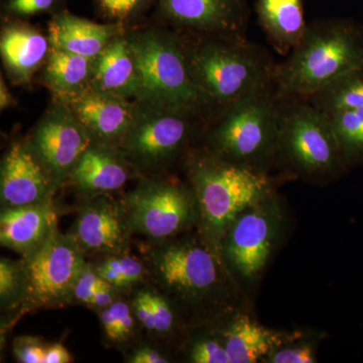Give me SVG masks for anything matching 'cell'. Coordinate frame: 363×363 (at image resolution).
<instances>
[{"label": "cell", "mask_w": 363, "mask_h": 363, "mask_svg": "<svg viewBox=\"0 0 363 363\" xmlns=\"http://www.w3.org/2000/svg\"><path fill=\"white\" fill-rule=\"evenodd\" d=\"M177 33L209 123L236 102L274 83L278 65L247 37Z\"/></svg>", "instance_id": "obj_1"}, {"label": "cell", "mask_w": 363, "mask_h": 363, "mask_svg": "<svg viewBox=\"0 0 363 363\" xmlns=\"http://www.w3.org/2000/svg\"><path fill=\"white\" fill-rule=\"evenodd\" d=\"M152 242L145 255L147 276L177 307L200 315L231 311V274L201 236Z\"/></svg>", "instance_id": "obj_2"}, {"label": "cell", "mask_w": 363, "mask_h": 363, "mask_svg": "<svg viewBox=\"0 0 363 363\" xmlns=\"http://www.w3.org/2000/svg\"><path fill=\"white\" fill-rule=\"evenodd\" d=\"M184 159L188 184L199 209L198 233L222 259V241L242 210L274 191L266 173L234 164L206 147L190 149Z\"/></svg>", "instance_id": "obj_3"}, {"label": "cell", "mask_w": 363, "mask_h": 363, "mask_svg": "<svg viewBox=\"0 0 363 363\" xmlns=\"http://www.w3.org/2000/svg\"><path fill=\"white\" fill-rule=\"evenodd\" d=\"M362 66V25L344 18L315 21L277 66L274 87L281 98H307Z\"/></svg>", "instance_id": "obj_4"}, {"label": "cell", "mask_w": 363, "mask_h": 363, "mask_svg": "<svg viewBox=\"0 0 363 363\" xmlns=\"http://www.w3.org/2000/svg\"><path fill=\"white\" fill-rule=\"evenodd\" d=\"M281 97L274 83L234 104L209 123L206 149L267 174L276 162Z\"/></svg>", "instance_id": "obj_5"}, {"label": "cell", "mask_w": 363, "mask_h": 363, "mask_svg": "<svg viewBox=\"0 0 363 363\" xmlns=\"http://www.w3.org/2000/svg\"><path fill=\"white\" fill-rule=\"evenodd\" d=\"M161 25L126 26L140 74L136 100L192 112L208 121L201 97L189 74L180 38L175 30Z\"/></svg>", "instance_id": "obj_6"}, {"label": "cell", "mask_w": 363, "mask_h": 363, "mask_svg": "<svg viewBox=\"0 0 363 363\" xmlns=\"http://www.w3.org/2000/svg\"><path fill=\"white\" fill-rule=\"evenodd\" d=\"M276 162L304 180L328 182L347 167L330 117L304 98H281Z\"/></svg>", "instance_id": "obj_7"}, {"label": "cell", "mask_w": 363, "mask_h": 363, "mask_svg": "<svg viewBox=\"0 0 363 363\" xmlns=\"http://www.w3.org/2000/svg\"><path fill=\"white\" fill-rule=\"evenodd\" d=\"M206 124L204 117L192 112L135 100V117L119 149L140 177L160 175L185 157Z\"/></svg>", "instance_id": "obj_8"}, {"label": "cell", "mask_w": 363, "mask_h": 363, "mask_svg": "<svg viewBox=\"0 0 363 363\" xmlns=\"http://www.w3.org/2000/svg\"><path fill=\"white\" fill-rule=\"evenodd\" d=\"M123 200L131 230L150 242L180 236L199 221L194 191L177 179L142 176L135 190Z\"/></svg>", "instance_id": "obj_9"}, {"label": "cell", "mask_w": 363, "mask_h": 363, "mask_svg": "<svg viewBox=\"0 0 363 363\" xmlns=\"http://www.w3.org/2000/svg\"><path fill=\"white\" fill-rule=\"evenodd\" d=\"M23 310L63 307L73 302L74 286L86 267L85 252L71 233L52 234L43 247L23 257Z\"/></svg>", "instance_id": "obj_10"}, {"label": "cell", "mask_w": 363, "mask_h": 363, "mask_svg": "<svg viewBox=\"0 0 363 363\" xmlns=\"http://www.w3.org/2000/svg\"><path fill=\"white\" fill-rule=\"evenodd\" d=\"M283 222L274 191L236 216L222 241V259L231 276L250 281L259 278L278 242Z\"/></svg>", "instance_id": "obj_11"}, {"label": "cell", "mask_w": 363, "mask_h": 363, "mask_svg": "<svg viewBox=\"0 0 363 363\" xmlns=\"http://www.w3.org/2000/svg\"><path fill=\"white\" fill-rule=\"evenodd\" d=\"M26 138L61 187L68 184L79 160L94 143L70 107L54 99Z\"/></svg>", "instance_id": "obj_12"}, {"label": "cell", "mask_w": 363, "mask_h": 363, "mask_svg": "<svg viewBox=\"0 0 363 363\" xmlns=\"http://www.w3.org/2000/svg\"><path fill=\"white\" fill-rule=\"evenodd\" d=\"M160 23L177 33L245 38L247 0H157Z\"/></svg>", "instance_id": "obj_13"}, {"label": "cell", "mask_w": 363, "mask_h": 363, "mask_svg": "<svg viewBox=\"0 0 363 363\" xmlns=\"http://www.w3.org/2000/svg\"><path fill=\"white\" fill-rule=\"evenodd\" d=\"M59 188L61 186L37 156L28 138L11 143L0 168L2 209L52 202Z\"/></svg>", "instance_id": "obj_14"}, {"label": "cell", "mask_w": 363, "mask_h": 363, "mask_svg": "<svg viewBox=\"0 0 363 363\" xmlns=\"http://www.w3.org/2000/svg\"><path fill=\"white\" fill-rule=\"evenodd\" d=\"M71 234L85 253L128 252L133 233L123 200L109 194L86 198Z\"/></svg>", "instance_id": "obj_15"}, {"label": "cell", "mask_w": 363, "mask_h": 363, "mask_svg": "<svg viewBox=\"0 0 363 363\" xmlns=\"http://www.w3.org/2000/svg\"><path fill=\"white\" fill-rule=\"evenodd\" d=\"M64 104L70 107L94 142L118 147L135 113V100L113 96L91 87Z\"/></svg>", "instance_id": "obj_16"}, {"label": "cell", "mask_w": 363, "mask_h": 363, "mask_svg": "<svg viewBox=\"0 0 363 363\" xmlns=\"http://www.w3.org/2000/svg\"><path fill=\"white\" fill-rule=\"evenodd\" d=\"M51 51L49 37L25 20L7 18L0 35V54L14 85L28 86Z\"/></svg>", "instance_id": "obj_17"}, {"label": "cell", "mask_w": 363, "mask_h": 363, "mask_svg": "<svg viewBox=\"0 0 363 363\" xmlns=\"http://www.w3.org/2000/svg\"><path fill=\"white\" fill-rule=\"evenodd\" d=\"M135 176L140 175L118 147L94 142L79 160L68 184L87 198L116 192Z\"/></svg>", "instance_id": "obj_18"}, {"label": "cell", "mask_w": 363, "mask_h": 363, "mask_svg": "<svg viewBox=\"0 0 363 363\" xmlns=\"http://www.w3.org/2000/svg\"><path fill=\"white\" fill-rule=\"evenodd\" d=\"M57 210L54 202L4 208L0 215V242L2 247L32 255L47 242L57 230Z\"/></svg>", "instance_id": "obj_19"}, {"label": "cell", "mask_w": 363, "mask_h": 363, "mask_svg": "<svg viewBox=\"0 0 363 363\" xmlns=\"http://www.w3.org/2000/svg\"><path fill=\"white\" fill-rule=\"evenodd\" d=\"M90 87L124 99L136 100L138 97L140 74L126 28L94 59Z\"/></svg>", "instance_id": "obj_20"}, {"label": "cell", "mask_w": 363, "mask_h": 363, "mask_svg": "<svg viewBox=\"0 0 363 363\" xmlns=\"http://www.w3.org/2000/svg\"><path fill=\"white\" fill-rule=\"evenodd\" d=\"M125 28L119 23H94L63 9L52 14L48 37L54 49L95 59Z\"/></svg>", "instance_id": "obj_21"}, {"label": "cell", "mask_w": 363, "mask_h": 363, "mask_svg": "<svg viewBox=\"0 0 363 363\" xmlns=\"http://www.w3.org/2000/svg\"><path fill=\"white\" fill-rule=\"evenodd\" d=\"M228 353L230 363H255L297 334L269 330L245 314H238L219 333Z\"/></svg>", "instance_id": "obj_22"}, {"label": "cell", "mask_w": 363, "mask_h": 363, "mask_svg": "<svg viewBox=\"0 0 363 363\" xmlns=\"http://www.w3.org/2000/svg\"><path fill=\"white\" fill-rule=\"evenodd\" d=\"M255 13L274 49L288 56L307 28L302 0H257Z\"/></svg>", "instance_id": "obj_23"}, {"label": "cell", "mask_w": 363, "mask_h": 363, "mask_svg": "<svg viewBox=\"0 0 363 363\" xmlns=\"http://www.w3.org/2000/svg\"><path fill=\"white\" fill-rule=\"evenodd\" d=\"M94 59L51 48L43 67V83L52 99L66 102L90 87Z\"/></svg>", "instance_id": "obj_24"}, {"label": "cell", "mask_w": 363, "mask_h": 363, "mask_svg": "<svg viewBox=\"0 0 363 363\" xmlns=\"http://www.w3.org/2000/svg\"><path fill=\"white\" fill-rule=\"evenodd\" d=\"M304 99L329 117L363 108V66L343 74Z\"/></svg>", "instance_id": "obj_25"}, {"label": "cell", "mask_w": 363, "mask_h": 363, "mask_svg": "<svg viewBox=\"0 0 363 363\" xmlns=\"http://www.w3.org/2000/svg\"><path fill=\"white\" fill-rule=\"evenodd\" d=\"M332 128L345 166L363 162V108L339 112L330 116Z\"/></svg>", "instance_id": "obj_26"}, {"label": "cell", "mask_w": 363, "mask_h": 363, "mask_svg": "<svg viewBox=\"0 0 363 363\" xmlns=\"http://www.w3.org/2000/svg\"><path fill=\"white\" fill-rule=\"evenodd\" d=\"M93 267L109 285L119 291L138 285L147 276L145 262L128 253L109 255L108 257Z\"/></svg>", "instance_id": "obj_27"}, {"label": "cell", "mask_w": 363, "mask_h": 363, "mask_svg": "<svg viewBox=\"0 0 363 363\" xmlns=\"http://www.w3.org/2000/svg\"><path fill=\"white\" fill-rule=\"evenodd\" d=\"M99 317L105 338L109 343H125L135 335L138 321L131 303L128 304L118 298L113 304L101 310Z\"/></svg>", "instance_id": "obj_28"}, {"label": "cell", "mask_w": 363, "mask_h": 363, "mask_svg": "<svg viewBox=\"0 0 363 363\" xmlns=\"http://www.w3.org/2000/svg\"><path fill=\"white\" fill-rule=\"evenodd\" d=\"M97 13L109 23L135 26L143 16L156 7L157 0H93Z\"/></svg>", "instance_id": "obj_29"}, {"label": "cell", "mask_w": 363, "mask_h": 363, "mask_svg": "<svg viewBox=\"0 0 363 363\" xmlns=\"http://www.w3.org/2000/svg\"><path fill=\"white\" fill-rule=\"evenodd\" d=\"M26 285L21 262L0 259V303L2 310L23 305Z\"/></svg>", "instance_id": "obj_30"}, {"label": "cell", "mask_w": 363, "mask_h": 363, "mask_svg": "<svg viewBox=\"0 0 363 363\" xmlns=\"http://www.w3.org/2000/svg\"><path fill=\"white\" fill-rule=\"evenodd\" d=\"M65 0H4L2 13L7 18L26 20L42 13H56L63 11Z\"/></svg>", "instance_id": "obj_31"}, {"label": "cell", "mask_w": 363, "mask_h": 363, "mask_svg": "<svg viewBox=\"0 0 363 363\" xmlns=\"http://www.w3.org/2000/svg\"><path fill=\"white\" fill-rule=\"evenodd\" d=\"M188 358L193 363H230L220 335L195 340L188 351Z\"/></svg>", "instance_id": "obj_32"}, {"label": "cell", "mask_w": 363, "mask_h": 363, "mask_svg": "<svg viewBox=\"0 0 363 363\" xmlns=\"http://www.w3.org/2000/svg\"><path fill=\"white\" fill-rule=\"evenodd\" d=\"M150 291L154 309L155 334L162 337L172 335L178 329L179 320L175 310L176 306L161 292Z\"/></svg>", "instance_id": "obj_33"}, {"label": "cell", "mask_w": 363, "mask_h": 363, "mask_svg": "<svg viewBox=\"0 0 363 363\" xmlns=\"http://www.w3.org/2000/svg\"><path fill=\"white\" fill-rule=\"evenodd\" d=\"M291 341V340H290ZM289 342V341H288ZM279 346L269 352L262 362L267 363H314L316 353L312 344L298 343Z\"/></svg>", "instance_id": "obj_34"}, {"label": "cell", "mask_w": 363, "mask_h": 363, "mask_svg": "<svg viewBox=\"0 0 363 363\" xmlns=\"http://www.w3.org/2000/svg\"><path fill=\"white\" fill-rule=\"evenodd\" d=\"M111 285L97 274L92 264H87L74 286L73 302L86 306L95 293Z\"/></svg>", "instance_id": "obj_35"}, {"label": "cell", "mask_w": 363, "mask_h": 363, "mask_svg": "<svg viewBox=\"0 0 363 363\" xmlns=\"http://www.w3.org/2000/svg\"><path fill=\"white\" fill-rule=\"evenodd\" d=\"M47 347L39 338L23 336L14 340V357L21 363H44Z\"/></svg>", "instance_id": "obj_36"}, {"label": "cell", "mask_w": 363, "mask_h": 363, "mask_svg": "<svg viewBox=\"0 0 363 363\" xmlns=\"http://www.w3.org/2000/svg\"><path fill=\"white\" fill-rule=\"evenodd\" d=\"M131 306L138 323L149 333L155 334L154 309L150 300V291L147 289L138 291L131 302Z\"/></svg>", "instance_id": "obj_37"}, {"label": "cell", "mask_w": 363, "mask_h": 363, "mask_svg": "<svg viewBox=\"0 0 363 363\" xmlns=\"http://www.w3.org/2000/svg\"><path fill=\"white\" fill-rule=\"evenodd\" d=\"M118 289L112 286H106L95 293L86 306L96 311H101L118 300Z\"/></svg>", "instance_id": "obj_38"}, {"label": "cell", "mask_w": 363, "mask_h": 363, "mask_svg": "<svg viewBox=\"0 0 363 363\" xmlns=\"http://www.w3.org/2000/svg\"><path fill=\"white\" fill-rule=\"evenodd\" d=\"M128 362L131 363H168L171 362L168 357L162 354L161 351L150 347V346H143L131 352Z\"/></svg>", "instance_id": "obj_39"}, {"label": "cell", "mask_w": 363, "mask_h": 363, "mask_svg": "<svg viewBox=\"0 0 363 363\" xmlns=\"http://www.w3.org/2000/svg\"><path fill=\"white\" fill-rule=\"evenodd\" d=\"M72 357L68 350L61 343L48 345L45 350L44 363H69Z\"/></svg>", "instance_id": "obj_40"}, {"label": "cell", "mask_w": 363, "mask_h": 363, "mask_svg": "<svg viewBox=\"0 0 363 363\" xmlns=\"http://www.w3.org/2000/svg\"><path fill=\"white\" fill-rule=\"evenodd\" d=\"M14 102L16 100L4 80V75L0 76V108L1 111L9 108L13 106Z\"/></svg>", "instance_id": "obj_41"}]
</instances>
